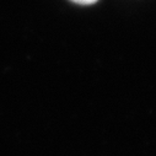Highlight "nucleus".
<instances>
[{"label": "nucleus", "instance_id": "obj_1", "mask_svg": "<svg viewBox=\"0 0 156 156\" xmlns=\"http://www.w3.org/2000/svg\"><path fill=\"white\" fill-rule=\"evenodd\" d=\"M71 2L79 5H91V4H95L97 0H71Z\"/></svg>", "mask_w": 156, "mask_h": 156}]
</instances>
